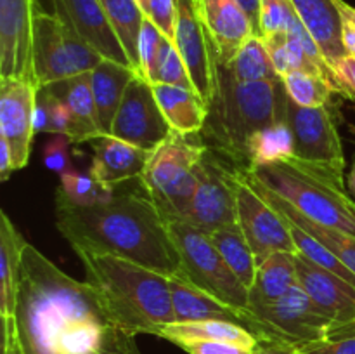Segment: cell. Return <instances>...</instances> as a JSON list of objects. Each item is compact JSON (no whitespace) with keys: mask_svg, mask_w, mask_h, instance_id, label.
Masks as SVG:
<instances>
[{"mask_svg":"<svg viewBox=\"0 0 355 354\" xmlns=\"http://www.w3.org/2000/svg\"><path fill=\"white\" fill-rule=\"evenodd\" d=\"M55 226L71 248L114 255L165 276H179L180 259L168 224L148 193H114L96 205H76L55 189Z\"/></svg>","mask_w":355,"mask_h":354,"instance_id":"6da1fadb","label":"cell"},{"mask_svg":"<svg viewBox=\"0 0 355 354\" xmlns=\"http://www.w3.org/2000/svg\"><path fill=\"white\" fill-rule=\"evenodd\" d=\"M75 319H97L110 325L94 288L87 281L69 278L28 243L14 311L24 354H54L55 339Z\"/></svg>","mask_w":355,"mask_h":354,"instance_id":"7a4b0ae2","label":"cell"},{"mask_svg":"<svg viewBox=\"0 0 355 354\" xmlns=\"http://www.w3.org/2000/svg\"><path fill=\"white\" fill-rule=\"evenodd\" d=\"M286 101L283 78L238 82L215 58L214 92L208 101V118L200 132L201 139L236 169L246 170V142L255 132L286 120Z\"/></svg>","mask_w":355,"mask_h":354,"instance_id":"3957f363","label":"cell"},{"mask_svg":"<svg viewBox=\"0 0 355 354\" xmlns=\"http://www.w3.org/2000/svg\"><path fill=\"white\" fill-rule=\"evenodd\" d=\"M76 255L110 325L130 335H156L159 326L175 321L168 276L114 255Z\"/></svg>","mask_w":355,"mask_h":354,"instance_id":"277c9868","label":"cell"},{"mask_svg":"<svg viewBox=\"0 0 355 354\" xmlns=\"http://www.w3.org/2000/svg\"><path fill=\"white\" fill-rule=\"evenodd\" d=\"M245 172L305 217L355 236V200L345 179L295 156Z\"/></svg>","mask_w":355,"mask_h":354,"instance_id":"5b68a950","label":"cell"},{"mask_svg":"<svg viewBox=\"0 0 355 354\" xmlns=\"http://www.w3.org/2000/svg\"><path fill=\"white\" fill-rule=\"evenodd\" d=\"M207 144L200 134H179L168 137L151 151L141 179L148 196L166 221L182 219L198 184L200 162Z\"/></svg>","mask_w":355,"mask_h":354,"instance_id":"8992f818","label":"cell"},{"mask_svg":"<svg viewBox=\"0 0 355 354\" xmlns=\"http://www.w3.org/2000/svg\"><path fill=\"white\" fill-rule=\"evenodd\" d=\"M166 224L180 259L179 276L224 304L248 309V288L232 273L210 235L182 219Z\"/></svg>","mask_w":355,"mask_h":354,"instance_id":"52a82bcc","label":"cell"},{"mask_svg":"<svg viewBox=\"0 0 355 354\" xmlns=\"http://www.w3.org/2000/svg\"><path fill=\"white\" fill-rule=\"evenodd\" d=\"M33 58L40 87L90 73L104 59L69 24L42 7L33 21Z\"/></svg>","mask_w":355,"mask_h":354,"instance_id":"ba28073f","label":"cell"},{"mask_svg":"<svg viewBox=\"0 0 355 354\" xmlns=\"http://www.w3.org/2000/svg\"><path fill=\"white\" fill-rule=\"evenodd\" d=\"M248 330L259 339H270L298 347L314 340L328 339L333 321L322 314L300 285L284 297L267 305L246 309Z\"/></svg>","mask_w":355,"mask_h":354,"instance_id":"9c48e42d","label":"cell"},{"mask_svg":"<svg viewBox=\"0 0 355 354\" xmlns=\"http://www.w3.org/2000/svg\"><path fill=\"white\" fill-rule=\"evenodd\" d=\"M182 221L208 235L238 222V169L208 146L200 162L196 189Z\"/></svg>","mask_w":355,"mask_h":354,"instance_id":"30bf717a","label":"cell"},{"mask_svg":"<svg viewBox=\"0 0 355 354\" xmlns=\"http://www.w3.org/2000/svg\"><path fill=\"white\" fill-rule=\"evenodd\" d=\"M238 226L255 253L257 264L276 252L297 253L284 215L238 169Z\"/></svg>","mask_w":355,"mask_h":354,"instance_id":"8fae6325","label":"cell"},{"mask_svg":"<svg viewBox=\"0 0 355 354\" xmlns=\"http://www.w3.org/2000/svg\"><path fill=\"white\" fill-rule=\"evenodd\" d=\"M286 121L295 135V158L345 179V155L328 106L302 108L288 97Z\"/></svg>","mask_w":355,"mask_h":354,"instance_id":"7c38bea8","label":"cell"},{"mask_svg":"<svg viewBox=\"0 0 355 354\" xmlns=\"http://www.w3.org/2000/svg\"><path fill=\"white\" fill-rule=\"evenodd\" d=\"M170 132L172 128L156 101L153 83L135 75L125 90L111 135L153 151L168 137Z\"/></svg>","mask_w":355,"mask_h":354,"instance_id":"4fadbf2b","label":"cell"},{"mask_svg":"<svg viewBox=\"0 0 355 354\" xmlns=\"http://www.w3.org/2000/svg\"><path fill=\"white\" fill-rule=\"evenodd\" d=\"M38 9V0H0V78L38 85L33 58V21Z\"/></svg>","mask_w":355,"mask_h":354,"instance_id":"5bb4252c","label":"cell"},{"mask_svg":"<svg viewBox=\"0 0 355 354\" xmlns=\"http://www.w3.org/2000/svg\"><path fill=\"white\" fill-rule=\"evenodd\" d=\"M38 89L26 80L0 78V137L9 144L16 170L30 162Z\"/></svg>","mask_w":355,"mask_h":354,"instance_id":"9a60e30c","label":"cell"},{"mask_svg":"<svg viewBox=\"0 0 355 354\" xmlns=\"http://www.w3.org/2000/svg\"><path fill=\"white\" fill-rule=\"evenodd\" d=\"M173 42L186 61L194 90L208 106V101L214 92L215 51L201 21L198 0H175Z\"/></svg>","mask_w":355,"mask_h":354,"instance_id":"2e32d148","label":"cell"},{"mask_svg":"<svg viewBox=\"0 0 355 354\" xmlns=\"http://www.w3.org/2000/svg\"><path fill=\"white\" fill-rule=\"evenodd\" d=\"M54 14L104 59L132 66L101 0H51Z\"/></svg>","mask_w":355,"mask_h":354,"instance_id":"e0dca14e","label":"cell"},{"mask_svg":"<svg viewBox=\"0 0 355 354\" xmlns=\"http://www.w3.org/2000/svg\"><path fill=\"white\" fill-rule=\"evenodd\" d=\"M295 264L298 285L319 311L331 319L333 326L355 319V287L352 283L298 253H295Z\"/></svg>","mask_w":355,"mask_h":354,"instance_id":"ac0fdd59","label":"cell"},{"mask_svg":"<svg viewBox=\"0 0 355 354\" xmlns=\"http://www.w3.org/2000/svg\"><path fill=\"white\" fill-rule=\"evenodd\" d=\"M198 7L215 58L229 65L243 44L257 35L248 14L238 0H198Z\"/></svg>","mask_w":355,"mask_h":354,"instance_id":"d6986e66","label":"cell"},{"mask_svg":"<svg viewBox=\"0 0 355 354\" xmlns=\"http://www.w3.org/2000/svg\"><path fill=\"white\" fill-rule=\"evenodd\" d=\"M92 146V165L90 174L107 186H116L125 180L141 177L151 151L127 141L103 134L90 141Z\"/></svg>","mask_w":355,"mask_h":354,"instance_id":"ffe728a7","label":"cell"},{"mask_svg":"<svg viewBox=\"0 0 355 354\" xmlns=\"http://www.w3.org/2000/svg\"><path fill=\"white\" fill-rule=\"evenodd\" d=\"M170 294H172V309L175 321H231L248 328L246 309L232 307L224 304L214 295L207 294L201 288L187 283L180 276H170Z\"/></svg>","mask_w":355,"mask_h":354,"instance_id":"44dd1931","label":"cell"},{"mask_svg":"<svg viewBox=\"0 0 355 354\" xmlns=\"http://www.w3.org/2000/svg\"><path fill=\"white\" fill-rule=\"evenodd\" d=\"M135 75H139L132 66L103 59L90 71V87L96 101L97 118L103 134H111L114 117L118 113L125 90Z\"/></svg>","mask_w":355,"mask_h":354,"instance_id":"7402d4cb","label":"cell"},{"mask_svg":"<svg viewBox=\"0 0 355 354\" xmlns=\"http://www.w3.org/2000/svg\"><path fill=\"white\" fill-rule=\"evenodd\" d=\"M290 2L293 3L302 23L318 42L329 65L349 54L343 45L342 17L335 0H290Z\"/></svg>","mask_w":355,"mask_h":354,"instance_id":"603a6c76","label":"cell"},{"mask_svg":"<svg viewBox=\"0 0 355 354\" xmlns=\"http://www.w3.org/2000/svg\"><path fill=\"white\" fill-rule=\"evenodd\" d=\"M52 90L64 101L71 117V142H85L103 135L97 118L96 101L90 87V73L73 76L62 82L51 83Z\"/></svg>","mask_w":355,"mask_h":354,"instance_id":"cb8c5ba5","label":"cell"},{"mask_svg":"<svg viewBox=\"0 0 355 354\" xmlns=\"http://www.w3.org/2000/svg\"><path fill=\"white\" fill-rule=\"evenodd\" d=\"M156 337L173 342L175 346H184L191 342H231L255 349L259 337L245 326L231 321H173L159 326Z\"/></svg>","mask_w":355,"mask_h":354,"instance_id":"d4e9b609","label":"cell"},{"mask_svg":"<svg viewBox=\"0 0 355 354\" xmlns=\"http://www.w3.org/2000/svg\"><path fill=\"white\" fill-rule=\"evenodd\" d=\"M156 101L168 121L170 128L179 134H200L208 118V106L196 90L168 83H153Z\"/></svg>","mask_w":355,"mask_h":354,"instance_id":"484cf974","label":"cell"},{"mask_svg":"<svg viewBox=\"0 0 355 354\" xmlns=\"http://www.w3.org/2000/svg\"><path fill=\"white\" fill-rule=\"evenodd\" d=\"M28 242L6 212H0V316L10 318L16 311L21 260Z\"/></svg>","mask_w":355,"mask_h":354,"instance_id":"4316f807","label":"cell"},{"mask_svg":"<svg viewBox=\"0 0 355 354\" xmlns=\"http://www.w3.org/2000/svg\"><path fill=\"white\" fill-rule=\"evenodd\" d=\"M298 285L295 253L276 252L257 267L255 280L248 290L250 305H267L277 302Z\"/></svg>","mask_w":355,"mask_h":354,"instance_id":"83f0119b","label":"cell"},{"mask_svg":"<svg viewBox=\"0 0 355 354\" xmlns=\"http://www.w3.org/2000/svg\"><path fill=\"white\" fill-rule=\"evenodd\" d=\"M248 180L257 187V189L260 191V193L263 194V196L267 198V200L270 201V203L274 205V207L277 208V210L281 212V214L284 215V217L290 219V221L295 222L298 228H302L304 231H307L309 235L314 236L319 243H322L326 248L331 250V252L335 253V255L338 257V259L342 260V262L345 264V266L355 274V236L347 235V233L340 231V229L328 228V226H322V224H319V222L312 221V219L305 217L304 214H300L298 210H295V208L291 207L288 201L281 200L279 196H276V194L270 193L269 189H266L263 186L257 184L255 180H252L250 177H248Z\"/></svg>","mask_w":355,"mask_h":354,"instance_id":"f1b7e54d","label":"cell"},{"mask_svg":"<svg viewBox=\"0 0 355 354\" xmlns=\"http://www.w3.org/2000/svg\"><path fill=\"white\" fill-rule=\"evenodd\" d=\"M295 156V135L286 120L255 132L246 142L248 169ZM246 169V170H248Z\"/></svg>","mask_w":355,"mask_h":354,"instance_id":"f546056e","label":"cell"},{"mask_svg":"<svg viewBox=\"0 0 355 354\" xmlns=\"http://www.w3.org/2000/svg\"><path fill=\"white\" fill-rule=\"evenodd\" d=\"M210 238L214 242V245L217 246L218 252H220V255L224 257L227 266L232 269V273L250 290V287L253 285V280H255L259 264H257L255 253H253L252 246L246 242L238 222L231 226H225L222 229H217V231L211 233Z\"/></svg>","mask_w":355,"mask_h":354,"instance_id":"4dcf8cb0","label":"cell"},{"mask_svg":"<svg viewBox=\"0 0 355 354\" xmlns=\"http://www.w3.org/2000/svg\"><path fill=\"white\" fill-rule=\"evenodd\" d=\"M101 3L121 47L127 52L132 68L139 73L137 42L146 17L144 10L135 0H101Z\"/></svg>","mask_w":355,"mask_h":354,"instance_id":"1f68e13d","label":"cell"},{"mask_svg":"<svg viewBox=\"0 0 355 354\" xmlns=\"http://www.w3.org/2000/svg\"><path fill=\"white\" fill-rule=\"evenodd\" d=\"M238 82H274L281 80L272 65L266 42L259 35L243 44L229 65H224Z\"/></svg>","mask_w":355,"mask_h":354,"instance_id":"d6a6232c","label":"cell"},{"mask_svg":"<svg viewBox=\"0 0 355 354\" xmlns=\"http://www.w3.org/2000/svg\"><path fill=\"white\" fill-rule=\"evenodd\" d=\"M283 83L288 97L302 108L328 106L331 94H336L335 87L324 76L304 69L286 73Z\"/></svg>","mask_w":355,"mask_h":354,"instance_id":"836d02e7","label":"cell"},{"mask_svg":"<svg viewBox=\"0 0 355 354\" xmlns=\"http://www.w3.org/2000/svg\"><path fill=\"white\" fill-rule=\"evenodd\" d=\"M106 326L97 319H75L55 339L54 354H96Z\"/></svg>","mask_w":355,"mask_h":354,"instance_id":"e575fe53","label":"cell"},{"mask_svg":"<svg viewBox=\"0 0 355 354\" xmlns=\"http://www.w3.org/2000/svg\"><path fill=\"white\" fill-rule=\"evenodd\" d=\"M35 132L37 134H71V117L64 101L49 85H42L35 106Z\"/></svg>","mask_w":355,"mask_h":354,"instance_id":"d590c367","label":"cell"},{"mask_svg":"<svg viewBox=\"0 0 355 354\" xmlns=\"http://www.w3.org/2000/svg\"><path fill=\"white\" fill-rule=\"evenodd\" d=\"M69 201L76 205H96L111 200L114 196V187L101 183L89 172L68 170L61 174V184L58 187Z\"/></svg>","mask_w":355,"mask_h":354,"instance_id":"8d00e7d4","label":"cell"},{"mask_svg":"<svg viewBox=\"0 0 355 354\" xmlns=\"http://www.w3.org/2000/svg\"><path fill=\"white\" fill-rule=\"evenodd\" d=\"M286 222L288 226H290V231L295 239V246H297L298 255L305 257V259H309L311 262L318 264V266L338 274V276H342L343 280H347L355 287V274L331 252V250L326 248V246L322 245V243H319L314 236H311L307 231L298 228V226L295 224V222H291L290 219H286Z\"/></svg>","mask_w":355,"mask_h":354,"instance_id":"74e56055","label":"cell"},{"mask_svg":"<svg viewBox=\"0 0 355 354\" xmlns=\"http://www.w3.org/2000/svg\"><path fill=\"white\" fill-rule=\"evenodd\" d=\"M156 82L194 90L193 80H191L189 69H187L182 54L177 49L175 42L166 37H163L162 45H159L158 62H156Z\"/></svg>","mask_w":355,"mask_h":354,"instance_id":"f35d334b","label":"cell"},{"mask_svg":"<svg viewBox=\"0 0 355 354\" xmlns=\"http://www.w3.org/2000/svg\"><path fill=\"white\" fill-rule=\"evenodd\" d=\"M297 17L298 14L290 0H260L259 37L286 33Z\"/></svg>","mask_w":355,"mask_h":354,"instance_id":"ab89813d","label":"cell"},{"mask_svg":"<svg viewBox=\"0 0 355 354\" xmlns=\"http://www.w3.org/2000/svg\"><path fill=\"white\" fill-rule=\"evenodd\" d=\"M163 37L165 35L159 31V28L146 16L137 42L139 75L151 83L156 82V62H158L159 45H162Z\"/></svg>","mask_w":355,"mask_h":354,"instance_id":"60d3db41","label":"cell"},{"mask_svg":"<svg viewBox=\"0 0 355 354\" xmlns=\"http://www.w3.org/2000/svg\"><path fill=\"white\" fill-rule=\"evenodd\" d=\"M69 141L68 135L55 134L45 142L44 146V163L49 170L58 172L59 176L71 170V156H69Z\"/></svg>","mask_w":355,"mask_h":354,"instance_id":"b9f144b4","label":"cell"},{"mask_svg":"<svg viewBox=\"0 0 355 354\" xmlns=\"http://www.w3.org/2000/svg\"><path fill=\"white\" fill-rule=\"evenodd\" d=\"M146 16L159 28L170 40L175 37V0H148Z\"/></svg>","mask_w":355,"mask_h":354,"instance_id":"7bdbcfd3","label":"cell"},{"mask_svg":"<svg viewBox=\"0 0 355 354\" xmlns=\"http://www.w3.org/2000/svg\"><path fill=\"white\" fill-rule=\"evenodd\" d=\"M96 354H142L135 344V335L113 325L106 326L104 339Z\"/></svg>","mask_w":355,"mask_h":354,"instance_id":"ee69618b","label":"cell"},{"mask_svg":"<svg viewBox=\"0 0 355 354\" xmlns=\"http://www.w3.org/2000/svg\"><path fill=\"white\" fill-rule=\"evenodd\" d=\"M333 78H335L336 94L355 101V56L345 54L331 65Z\"/></svg>","mask_w":355,"mask_h":354,"instance_id":"f6af8a7d","label":"cell"},{"mask_svg":"<svg viewBox=\"0 0 355 354\" xmlns=\"http://www.w3.org/2000/svg\"><path fill=\"white\" fill-rule=\"evenodd\" d=\"M297 354H355V337L321 339L295 347Z\"/></svg>","mask_w":355,"mask_h":354,"instance_id":"bcb514c9","label":"cell"},{"mask_svg":"<svg viewBox=\"0 0 355 354\" xmlns=\"http://www.w3.org/2000/svg\"><path fill=\"white\" fill-rule=\"evenodd\" d=\"M180 347L187 354H253V349L231 342H191Z\"/></svg>","mask_w":355,"mask_h":354,"instance_id":"7dc6e473","label":"cell"},{"mask_svg":"<svg viewBox=\"0 0 355 354\" xmlns=\"http://www.w3.org/2000/svg\"><path fill=\"white\" fill-rule=\"evenodd\" d=\"M342 17V37L347 52L355 56V7L345 0H335Z\"/></svg>","mask_w":355,"mask_h":354,"instance_id":"c3c4849f","label":"cell"},{"mask_svg":"<svg viewBox=\"0 0 355 354\" xmlns=\"http://www.w3.org/2000/svg\"><path fill=\"white\" fill-rule=\"evenodd\" d=\"M2 323H3L2 354H24L19 335H17L14 316H10V318H2Z\"/></svg>","mask_w":355,"mask_h":354,"instance_id":"681fc988","label":"cell"},{"mask_svg":"<svg viewBox=\"0 0 355 354\" xmlns=\"http://www.w3.org/2000/svg\"><path fill=\"white\" fill-rule=\"evenodd\" d=\"M253 354H297L295 347L290 344L277 342V340L270 339H259Z\"/></svg>","mask_w":355,"mask_h":354,"instance_id":"f907efd6","label":"cell"},{"mask_svg":"<svg viewBox=\"0 0 355 354\" xmlns=\"http://www.w3.org/2000/svg\"><path fill=\"white\" fill-rule=\"evenodd\" d=\"M14 170H16V167H14L12 153H10L9 144L0 137V179L7 180Z\"/></svg>","mask_w":355,"mask_h":354,"instance_id":"816d5d0a","label":"cell"},{"mask_svg":"<svg viewBox=\"0 0 355 354\" xmlns=\"http://www.w3.org/2000/svg\"><path fill=\"white\" fill-rule=\"evenodd\" d=\"M239 6L245 9V12L248 14L250 21H252L253 28H255V33L259 35V19H260V0H238Z\"/></svg>","mask_w":355,"mask_h":354,"instance_id":"f5cc1de1","label":"cell"},{"mask_svg":"<svg viewBox=\"0 0 355 354\" xmlns=\"http://www.w3.org/2000/svg\"><path fill=\"white\" fill-rule=\"evenodd\" d=\"M343 337H355V319L345 325L331 326L328 333V339H343Z\"/></svg>","mask_w":355,"mask_h":354,"instance_id":"db71d44e","label":"cell"},{"mask_svg":"<svg viewBox=\"0 0 355 354\" xmlns=\"http://www.w3.org/2000/svg\"><path fill=\"white\" fill-rule=\"evenodd\" d=\"M347 187H349V193L352 194V198L355 200V163L350 169L349 176H347Z\"/></svg>","mask_w":355,"mask_h":354,"instance_id":"11a10c76","label":"cell"},{"mask_svg":"<svg viewBox=\"0 0 355 354\" xmlns=\"http://www.w3.org/2000/svg\"><path fill=\"white\" fill-rule=\"evenodd\" d=\"M135 2H137L139 6H141L142 10H146V6H148V0H135Z\"/></svg>","mask_w":355,"mask_h":354,"instance_id":"9f6ffc18","label":"cell"},{"mask_svg":"<svg viewBox=\"0 0 355 354\" xmlns=\"http://www.w3.org/2000/svg\"><path fill=\"white\" fill-rule=\"evenodd\" d=\"M295 353H297V351H295Z\"/></svg>","mask_w":355,"mask_h":354,"instance_id":"6f0895ef","label":"cell"}]
</instances>
